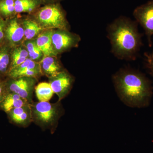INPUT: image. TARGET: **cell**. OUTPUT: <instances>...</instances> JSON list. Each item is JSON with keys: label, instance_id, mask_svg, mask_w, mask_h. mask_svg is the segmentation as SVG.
I'll return each mask as SVG.
<instances>
[{"label": "cell", "instance_id": "cell-26", "mask_svg": "<svg viewBox=\"0 0 153 153\" xmlns=\"http://www.w3.org/2000/svg\"><path fill=\"white\" fill-rule=\"evenodd\" d=\"M0 82H1V76H0Z\"/></svg>", "mask_w": 153, "mask_h": 153}, {"label": "cell", "instance_id": "cell-5", "mask_svg": "<svg viewBox=\"0 0 153 153\" xmlns=\"http://www.w3.org/2000/svg\"><path fill=\"white\" fill-rule=\"evenodd\" d=\"M133 15L137 23L144 30L149 46L152 47V38L153 36V0L138 6L134 10Z\"/></svg>", "mask_w": 153, "mask_h": 153}, {"label": "cell", "instance_id": "cell-19", "mask_svg": "<svg viewBox=\"0 0 153 153\" xmlns=\"http://www.w3.org/2000/svg\"><path fill=\"white\" fill-rule=\"evenodd\" d=\"M0 13L5 16H9L15 13V0H1L0 1Z\"/></svg>", "mask_w": 153, "mask_h": 153}, {"label": "cell", "instance_id": "cell-14", "mask_svg": "<svg viewBox=\"0 0 153 153\" xmlns=\"http://www.w3.org/2000/svg\"><path fill=\"white\" fill-rule=\"evenodd\" d=\"M25 32V41L34 39L44 30L35 20L27 19L22 22Z\"/></svg>", "mask_w": 153, "mask_h": 153}, {"label": "cell", "instance_id": "cell-22", "mask_svg": "<svg viewBox=\"0 0 153 153\" xmlns=\"http://www.w3.org/2000/svg\"><path fill=\"white\" fill-rule=\"evenodd\" d=\"M145 57H146V66L147 67L150 74L153 76V59L149 57L146 53L144 54Z\"/></svg>", "mask_w": 153, "mask_h": 153}, {"label": "cell", "instance_id": "cell-23", "mask_svg": "<svg viewBox=\"0 0 153 153\" xmlns=\"http://www.w3.org/2000/svg\"><path fill=\"white\" fill-rule=\"evenodd\" d=\"M4 27L3 22L0 19V42L2 40L4 37Z\"/></svg>", "mask_w": 153, "mask_h": 153}, {"label": "cell", "instance_id": "cell-10", "mask_svg": "<svg viewBox=\"0 0 153 153\" xmlns=\"http://www.w3.org/2000/svg\"><path fill=\"white\" fill-rule=\"evenodd\" d=\"M54 30H45L36 38V44L43 52L44 57L54 56L56 57L57 53L53 48L52 37Z\"/></svg>", "mask_w": 153, "mask_h": 153}, {"label": "cell", "instance_id": "cell-16", "mask_svg": "<svg viewBox=\"0 0 153 153\" xmlns=\"http://www.w3.org/2000/svg\"><path fill=\"white\" fill-rule=\"evenodd\" d=\"M35 90L39 102H49L54 93L49 82H40L36 85Z\"/></svg>", "mask_w": 153, "mask_h": 153}, {"label": "cell", "instance_id": "cell-6", "mask_svg": "<svg viewBox=\"0 0 153 153\" xmlns=\"http://www.w3.org/2000/svg\"><path fill=\"white\" fill-rule=\"evenodd\" d=\"M10 78V80L6 81L8 91L17 94L30 103L33 102L32 98L36 86L37 78L25 76Z\"/></svg>", "mask_w": 153, "mask_h": 153}, {"label": "cell", "instance_id": "cell-17", "mask_svg": "<svg viewBox=\"0 0 153 153\" xmlns=\"http://www.w3.org/2000/svg\"><path fill=\"white\" fill-rule=\"evenodd\" d=\"M25 47L27 50L30 59L39 63L44 57L43 52L36 44V39L25 41Z\"/></svg>", "mask_w": 153, "mask_h": 153}, {"label": "cell", "instance_id": "cell-11", "mask_svg": "<svg viewBox=\"0 0 153 153\" xmlns=\"http://www.w3.org/2000/svg\"><path fill=\"white\" fill-rule=\"evenodd\" d=\"M5 32L6 37L11 44H19L25 40L24 28L16 19L9 22Z\"/></svg>", "mask_w": 153, "mask_h": 153}, {"label": "cell", "instance_id": "cell-1", "mask_svg": "<svg viewBox=\"0 0 153 153\" xmlns=\"http://www.w3.org/2000/svg\"><path fill=\"white\" fill-rule=\"evenodd\" d=\"M113 82L119 97L127 106L142 108L149 105L153 87L141 72L132 68H120L112 75Z\"/></svg>", "mask_w": 153, "mask_h": 153}, {"label": "cell", "instance_id": "cell-13", "mask_svg": "<svg viewBox=\"0 0 153 153\" xmlns=\"http://www.w3.org/2000/svg\"><path fill=\"white\" fill-rule=\"evenodd\" d=\"M30 103L27 100L17 94L8 92L0 103V109L7 113L11 110L22 107Z\"/></svg>", "mask_w": 153, "mask_h": 153}, {"label": "cell", "instance_id": "cell-7", "mask_svg": "<svg viewBox=\"0 0 153 153\" xmlns=\"http://www.w3.org/2000/svg\"><path fill=\"white\" fill-rule=\"evenodd\" d=\"M52 39L53 48L57 54L77 47L80 41L78 35L70 33L68 30H54Z\"/></svg>", "mask_w": 153, "mask_h": 153}, {"label": "cell", "instance_id": "cell-25", "mask_svg": "<svg viewBox=\"0 0 153 153\" xmlns=\"http://www.w3.org/2000/svg\"><path fill=\"white\" fill-rule=\"evenodd\" d=\"M151 58H153V51L152 52H151L150 53H146Z\"/></svg>", "mask_w": 153, "mask_h": 153}, {"label": "cell", "instance_id": "cell-20", "mask_svg": "<svg viewBox=\"0 0 153 153\" xmlns=\"http://www.w3.org/2000/svg\"><path fill=\"white\" fill-rule=\"evenodd\" d=\"M12 53L22 57L28 58L29 57L27 50L25 47H16L13 50Z\"/></svg>", "mask_w": 153, "mask_h": 153}, {"label": "cell", "instance_id": "cell-2", "mask_svg": "<svg viewBox=\"0 0 153 153\" xmlns=\"http://www.w3.org/2000/svg\"><path fill=\"white\" fill-rule=\"evenodd\" d=\"M138 25L136 21L121 16L108 26L111 52L116 58L127 61L136 59L143 45V35L139 31Z\"/></svg>", "mask_w": 153, "mask_h": 153}, {"label": "cell", "instance_id": "cell-24", "mask_svg": "<svg viewBox=\"0 0 153 153\" xmlns=\"http://www.w3.org/2000/svg\"><path fill=\"white\" fill-rule=\"evenodd\" d=\"M41 1L43 4H47L59 3V1L62 0H41Z\"/></svg>", "mask_w": 153, "mask_h": 153}, {"label": "cell", "instance_id": "cell-18", "mask_svg": "<svg viewBox=\"0 0 153 153\" xmlns=\"http://www.w3.org/2000/svg\"><path fill=\"white\" fill-rule=\"evenodd\" d=\"M10 54L5 47L0 49V76L8 74L10 68Z\"/></svg>", "mask_w": 153, "mask_h": 153}, {"label": "cell", "instance_id": "cell-3", "mask_svg": "<svg viewBox=\"0 0 153 153\" xmlns=\"http://www.w3.org/2000/svg\"><path fill=\"white\" fill-rule=\"evenodd\" d=\"M34 20L45 30H66L70 26L66 18V13L59 3L45 4L35 11Z\"/></svg>", "mask_w": 153, "mask_h": 153}, {"label": "cell", "instance_id": "cell-4", "mask_svg": "<svg viewBox=\"0 0 153 153\" xmlns=\"http://www.w3.org/2000/svg\"><path fill=\"white\" fill-rule=\"evenodd\" d=\"M59 102L56 103L49 102L30 103L33 122L43 128L54 127L63 113Z\"/></svg>", "mask_w": 153, "mask_h": 153}, {"label": "cell", "instance_id": "cell-8", "mask_svg": "<svg viewBox=\"0 0 153 153\" xmlns=\"http://www.w3.org/2000/svg\"><path fill=\"white\" fill-rule=\"evenodd\" d=\"M49 79V83L53 92L58 96V101L68 95L74 81V77L65 69Z\"/></svg>", "mask_w": 153, "mask_h": 153}, {"label": "cell", "instance_id": "cell-12", "mask_svg": "<svg viewBox=\"0 0 153 153\" xmlns=\"http://www.w3.org/2000/svg\"><path fill=\"white\" fill-rule=\"evenodd\" d=\"M39 63L42 74L49 78L55 76L64 69L54 56L44 57Z\"/></svg>", "mask_w": 153, "mask_h": 153}, {"label": "cell", "instance_id": "cell-15", "mask_svg": "<svg viewBox=\"0 0 153 153\" xmlns=\"http://www.w3.org/2000/svg\"><path fill=\"white\" fill-rule=\"evenodd\" d=\"M42 4L41 0H15V13H33Z\"/></svg>", "mask_w": 153, "mask_h": 153}, {"label": "cell", "instance_id": "cell-21", "mask_svg": "<svg viewBox=\"0 0 153 153\" xmlns=\"http://www.w3.org/2000/svg\"><path fill=\"white\" fill-rule=\"evenodd\" d=\"M7 89L6 86V81L0 82V103L2 101L3 99L8 93Z\"/></svg>", "mask_w": 153, "mask_h": 153}, {"label": "cell", "instance_id": "cell-9", "mask_svg": "<svg viewBox=\"0 0 153 153\" xmlns=\"http://www.w3.org/2000/svg\"><path fill=\"white\" fill-rule=\"evenodd\" d=\"M30 104L11 110L7 113L11 123L19 126H27L33 122Z\"/></svg>", "mask_w": 153, "mask_h": 153}]
</instances>
